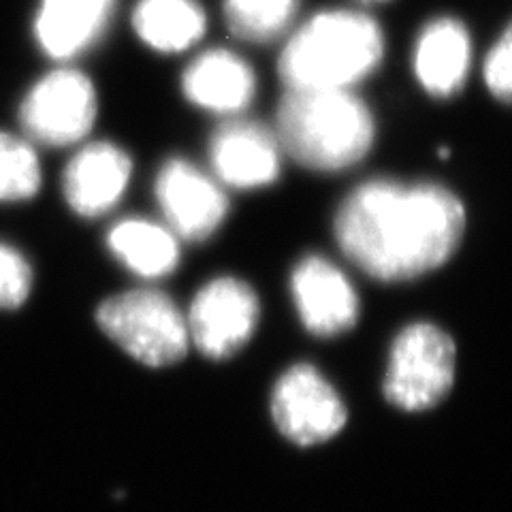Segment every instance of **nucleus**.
Here are the masks:
<instances>
[{
	"label": "nucleus",
	"instance_id": "7",
	"mask_svg": "<svg viewBox=\"0 0 512 512\" xmlns=\"http://www.w3.org/2000/svg\"><path fill=\"white\" fill-rule=\"evenodd\" d=\"M271 419L286 440L314 446L338 436L346 427L348 412L338 391L314 365L297 363L276 382Z\"/></svg>",
	"mask_w": 512,
	"mask_h": 512
},
{
	"label": "nucleus",
	"instance_id": "21",
	"mask_svg": "<svg viewBox=\"0 0 512 512\" xmlns=\"http://www.w3.org/2000/svg\"><path fill=\"white\" fill-rule=\"evenodd\" d=\"M487 90L495 99L512 105V20L489 50L483 67Z\"/></svg>",
	"mask_w": 512,
	"mask_h": 512
},
{
	"label": "nucleus",
	"instance_id": "12",
	"mask_svg": "<svg viewBox=\"0 0 512 512\" xmlns=\"http://www.w3.org/2000/svg\"><path fill=\"white\" fill-rule=\"evenodd\" d=\"M131 173L133 160L122 148L107 141L90 143L64 169V199L75 214L99 218L122 199Z\"/></svg>",
	"mask_w": 512,
	"mask_h": 512
},
{
	"label": "nucleus",
	"instance_id": "18",
	"mask_svg": "<svg viewBox=\"0 0 512 512\" xmlns=\"http://www.w3.org/2000/svg\"><path fill=\"white\" fill-rule=\"evenodd\" d=\"M301 0H222L224 20L235 39L271 43L297 18Z\"/></svg>",
	"mask_w": 512,
	"mask_h": 512
},
{
	"label": "nucleus",
	"instance_id": "22",
	"mask_svg": "<svg viewBox=\"0 0 512 512\" xmlns=\"http://www.w3.org/2000/svg\"><path fill=\"white\" fill-rule=\"evenodd\" d=\"M359 3H387V0H359Z\"/></svg>",
	"mask_w": 512,
	"mask_h": 512
},
{
	"label": "nucleus",
	"instance_id": "1",
	"mask_svg": "<svg viewBox=\"0 0 512 512\" xmlns=\"http://www.w3.org/2000/svg\"><path fill=\"white\" fill-rule=\"evenodd\" d=\"M340 250L380 282H410L453 259L466 233V207L434 182L370 180L340 205Z\"/></svg>",
	"mask_w": 512,
	"mask_h": 512
},
{
	"label": "nucleus",
	"instance_id": "3",
	"mask_svg": "<svg viewBox=\"0 0 512 512\" xmlns=\"http://www.w3.org/2000/svg\"><path fill=\"white\" fill-rule=\"evenodd\" d=\"M276 124L280 148L320 173L359 165L376 139L370 107L350 90H286Z\"/></svg>",
	"mask_w": 512,
	"mask_h": 512
},
{
	"label": "nucleus",
	"instance_id": "5",
	"mask_svg": "<svg viewBox=\"0 0 512 512\" xmlns=\"http://www.w3.org/2000/svg\"><path fill=\"white\" fill-rule=\"evenodd\" d=\"M457 346L434 323H410L391 344L382 391L387 402L406 412L436 408L451 393Z\"/></svg>",
	"mask_w": 512,
	"mask_h": 512
},
{
	"label": "nucleus",
	"instance_id": "11",
	"mask_svg": "<svg viewBox=\"0 0 512 512\" xmlns=\"http://www.w3.org/2000/svg\"><path fill=\"white\" fill-rule=\"evenodd\" d=\"M210 163L231 188H263L280 178V143L263 124L231 120L212 135Z\"/></svg>",
	"mask_w": 512,
	"mask_h": 512
},
{
	"label": "nucleus",
	"instance_id": "6",
	"mask_svg": "<svg viewBox=\"0 0 512 512\" xmlns=\"http://www.w3.org/2000/svg\"><path fill=\"white\" fill-rule=\"evenodd\" d=\"M261 301L254 288L233 276L207 282L192 299L186 318L188 338L201 355L214 361L231 359L259 327Z\"/></svg>",
	"mask_w": 512,
	"mask_h": 512
},
{
	"label": "nucleus",
	"instance_id": "10",
	"mask_svg": "<svg viewBox=\"0 0 512 512\" xmlns=\"http://www.w3.org/2000/svg\"><path fill=\"white\" fill-rule=\"evenodd\" d=\"M291 291L303 327L316 338H338L357 325L361 303L355 286L325 256L310 254L297 263Z\"/></svg>",
	"mask_w": 512,
	"mask_h": 512
},
{
	"label": "nucleus",
	"instance_id": "20",
	"mask_svg": "<svg viewBox=\"0 0 512 512\" xmlns=\"http://www.w3.org/2000/svg\"><path fill=\"white\" fill-rule=\"evenodd\" d=\"M30 291L32 267L18 250L0 244V308L15 310L24 306Z\"/></svg>",
	"mask_w": 512,
	"mask_h": 512
},
{
	"label": "nucleus",
	"instance_id": "9",
	"mask_svg": "<svg viewBox=\"0 0 512 512\" xmlns=\"http://www.w3.org/2000/svg\"><path fill=\"white\" fill-rule=\"evenodd\" d=\"M156 199L171 233L184 242L210 239L229 214V197L224 190L184 158H171L160 167Z\"/></svg>",
	"mask_w": 512,
	"mask_h": 512
},
{
	"label": "nucleus",
	"instance_id": "16",
	"mask_svg": "<svg viewBox=\"0 0 512 512\" xmlns=\"http://www.w3.org/2000/svg\"><path fill=\"white\" fill-rule=\"evenodd\" d=\"M107 246L126 269L141 278H163L180 265L178 237L150 220L118 222L107 233Z\"/></svg>",
	"mask_w": 512,
	"mask_h": 512
},
{
	"label": "nucleus",
	"instance_id": "19",
	"mask_svg": "<svg viewBox=\"0 0 512 512\" xmlns=\"http://www.w3.org/2000/svg\"><path fill=\"white\" fill-rule=\"evenodd\" d=\"M41 188V165L28 141L0 131V201H28Z\"/></svg>",
	"mask_w": 512,
	"mask_h": 512
},
{
	"label": "nucleus",
	"instance_id": "15",
	"mask_svg": "<svg viewBox=\"0 0 512 512\" xmlns=\"http://www.w3.org/2000/svg\"><path fill=\"white\" fill-rule=\"evenodd\" d=\"M116 0H43L37 13V41L47 56L67 60L99 39Z\"/></svg>",
	"mask_w": 512,
	"mask_h": 512
},
{
	"label": "nucleus",
	"instance_id": "14",
	"mask_svg": "<svg viewBox=\"0 0 512 512\" xmlns=\"http://www.w3.org/2000/svg\"><path fill=\"white\" fill-rule=\"evenodd\" d=\"M182 90L192 105L233 116L252 103L256 75L242 56L229 50H207L186 67Z\"/></svg>",
	"mask_w": 512,
	"mask_h": 512
},
{
	"label": "nucleus",
	"instance_id": "4",
	"mask_svg": "<svg viewBox=\"0 0 512 512\" xmlns=\"http://www.w3.org/2000/svg\"><path fill=\"white\" fill-rule=\"evenodd\" d=\"M96 323L107 338L143 365L169 367L188 352V325L175 301L160 291L141 288L105 299Z\"/></svg>",
	"mask_w": 512,
	"mask_h": 512
},
{
	"label": "nucleus",
	"instance_id": "2",
	"mask_svg": "<svg viewBox=\"0 0 512 512\" xmlns=\"http://www.w3.org/2000/svg\"><path fill=\"white\" fill-rule=\"evenodd\" d=\"M384 58V35L372 15L320 11L293 32L278 60L286 90H350Z\"/></svg>",
	"mask_w": 512,
	"mask_h": 512
},
{
	"label": "nucleus",
	"instance_id": "17",
	"mask_svg": "<svg viewBox=\"0 0 512 512\" xmlns=\"http://www.w3.org/2000/svg\"><path fill=\"white\" fill-rule=\"evenodd\" d=\"M133 28L152 50L178 54L203 39L207 15L197 0H139Z\"/></svg>",
	"mask_w": 512,
	"mask_h": 512
},
{
	"label": "nucleus",
	"instance_id": "8",
	"mask_svg": "<svg viewBox=\"0 0 512 512\" xmlns=\"http://www.w3.org/2000/svg\"><path fill=\"white\" fill-rule=\"evenodd\" d=\"M26 135L43 146H71L84 139L96 120V92L75 69L47 73L30 88L20 107Z\"/></svg>",
	"mask_w": 512,
	"mask_h": 512
},
{
	"label": "nucleus",
	"instance_id": "13",
	"mask_svg": "<svg viewBox=\"0 0 512 512\" xmlns=\"http://www.w3.org/2000/svg\"><path fill=\"white\" fill-rule=\"evenodd\" d=\"M472 67V39L455 18L431 20L414 45V73L434 99H453L468 82Z\"/></svg>",
	"mask_w": 512,
	"mask_h": 512
}]
</instances>
